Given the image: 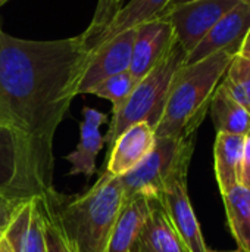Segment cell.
<instances>
[{"instance_id":"obj_1","label":"cell","mask_w":250,"mask_h":252,"mask_svg":"<svg viewBox=\"0 0 250 252\" xmlns=\"http://www.w3.org/2000/svg\"><path fill=\"white\" fill-rule=\"evenodd\" d=\"M88 58L83 34L27 40L0 25V126L10 134L15 159L7 198L25 201L55 190V134L78 96Z\"/></svg>"},{"instance_id":"obj_2","label":"cell","mask_w":250,"mask_h":252,"mask_svg":"<svg viewBox=\"0 0 250 252\" xmlns=\"http://www.w3.org/2000/svg\"><path fill=\"white\" fill-rule=\"evenodd\" d=\"M234 55L230 50H220L197 62L183 63L175 71L164 114L155 128L156 137L196 134Z\"/></svg>"},{"instance_id":"obj_3","label":"cell","mask_w":250,"mask_h":252,"mask_svg":"<svg viewBox=\"0 0 250 252\" xmlns=\"http://www.w3.org/2000/svg\"><path fill=\"white\" fill-rule=\"evenodd\" d=\"M57 219L78 252H106L115 221L124 205L121 177L102 173L84 193L63 198L56 190L49 193Z\"/></svg>"},{"instance_id":"obj_4","label":"cell","mask_w":250,"mask_h":252,"mask_svg":"<svg viewBox=\"0 0 250 252\" xmlns=\"http://www.w3.org/2000/svg\"><path fill=\"white\" fill-rule=\"evenodd\" d=\"M186 56L187 53L175 40L167 55L150 69V72L137 81L127 102L113 114L108 133L103 136L105 143H108L109 148L118 136L133 124L147 123L153 130L156 128L165 109L172 77L184 63Z\"/></svg>"},{"instance_id":"obj_5","label":"cell","mask_w":250,"mask_h":252,"mask_svg":"<svg viewBox=\"0 0 250 252\" xmlns=\"http://www.w3.org/2000/svg\"><path fill=\"white\" fill-rule=\"evenodd\" d=\"M196 134L190 137H156L153 151L130 173L121 177L124 202L134 198L159 201L168 179L189 168Z\"/></svg>"},{"instance_id":"obj_6","label":"cell","mask_w":250,"mask_h":252,"mask_svg":"<svg viewBox=\"0 0 250 252\" xmlns=\"http://www.w3.org/2000/svg\"><path fill=\"white\" fill-rule=\"evenodd\" d=\"M242 0H193L161 13L172 27L175 40L190 53L218 24V21Z\"/></svg>"},{"instance_id":"obj_7","label":"cell","mask_w":250,"mask_h":252,"mask_svg":"<svg viewBox=\"0 0 250 252\" xmlns=\"http://www.w3.org/2000/svg\"><path fill=\"white\" fill-rule=\"evenodd\" d=\"M187 171L189 168H181L168 179L158 202L190 252H208L187 193Z\"/></svg>"},{"instance_id":"obj_8","label":"cell","mask_w":250,"mask_h":252,"mask_svg":"<svg viewBox=\"0 0 250 252\" xmlns=\"http://www.w3.org/2000/svg\"><path fill=\"white\" fill-rule=\"evenodd\" d=\"M136 28L127 30L105 44L90 52L84 74L80 80L77 94H90V92L103 80L130 69Z\"/></svg>"},{"instance_id":"obj_9","label":"cell","mask_w":250,"mask_h":252,"mask_svg":"<svg viewBox=\"0 0 250 252\" xmlns=\"http://www.w3.org/2000/svg\"><path fill=\"white\" fill-rule=\"evenodd\" d=\"M249 30L250 0H242L218 21L209 34L190 53H187L184 63L197 62L220 50H230L237 55Z\"/></svg>"},{"instance_id":"obj_10","label":"cell","mask_w":250,"mask_h":252,"mask_svg":"<svg viewBox=\"0 0 250 252\" xmlns=\"http://www.w3.org/2000/svg\"><path fill=\"white\" fill-rule=\"evenodd\" d=\"M175 35L172 27L165 19H153L136 27L134 47L130 74L140 81L167 55Z\"/></svg>"},{"instance_id":"obj_11","label":"cell","mask_w":250,"mask_h":252,"mask_svg":"<svg viewBox=\"0 0 250 252\" xmlns=\"http://www.w3.org/2000/svg\"><path fill=\"white\" fill-rule=\"evenodd\" d=\"M156 134L147 123H137L125 128L109 148L103 171L122 177L134 170L155 148Z\"/></svg>"},{"instance_id":"obj_12","label":"cell","mask_w":250,"mask_h":252,"mask_svg":"<svg viewBox=\"0 0 250 252\" xmlns=\"http://www.w3.org/2000/svg\"><path fill=\"white\" fill-rule=\"evenodd\" d=\"M4 238L13 252H47L40 199L22 201L4 227Z\"/></svg>"},{"instance_id":"obj_13","label":"cell","mask_w":250,"mask_h":252,"mask_svg":"<svg viewBox=\"0 0 250 252\" xmlns=\"http://www.w3.org/2000/svg\"><path fill=\"white\" fill-rule=\"evenodd\" d=\"M106 123V114L97 111L96 108H83V120L80 123V142L77 149L65 158L71 164V176H84L85 179H90L96 174V157L105 145L100 127Z\"/></svg>"},{"instance_id":"obj_14","label":"cell","mask_w":250,"mask_h":252,"mask_svg":"<svg viewBox=\"0 0 250 252\" xmlns=\"http://www.w3.org/2000/svg\"><path fill=\"white\" fill-rule=\"evenodd\" d=\"M155 201L134 198L124 202L112 229L106 252H133Z\"/></svg>"},{"instance_id":"obj_15","label":"cell","mask_w":250,"mask_h":252,"mask_svg":"<svg viewBox=\"0 0 250 252\" xmlns=\"http://www.w3.org/2000/svg\"><path fill=\"white\" fill-rule=\"evenodd\" d=\"M133 252H190V250L172 227L161 204L155 201Z\"/></svg>"},{"instance_id":"obj_16","label":"cell","mask_w":250,"mask_h":252,"mask_svg":"<svg viewBox=\"0 0 250 252\" xmlns=\"http://www.w3.org/2000/svg\"><path fill=\"white\" fill-rule=\"evenodd\" d=\"M169 1L171 0H130L116 12L113 19L94 38L90 46V52L127 30H133L144 22L158 19L159 15L167 9Z\"/></svg>"},{"instance_id":"obj_17","label":"cell","mask_w":250,"mask_h":252,"mask_svg":"<svg viewBox=\"0 0 250 252\" xmlns=\"http://www.w3.org/2000/svg\"><path fill=\"white\" fill-rule=\"evenodd\" d=\"M245 142L246 136L217 133L214 157L215 174L221 195H225L239 185Z\"/></svg>"},{"instance_id":"obj_18","label":"cell","mask_w":250,"mask_h":252,"mask_svg":"<svg viewBox=\"0 0 250 252\" xmlns=\"http://www.w3.org/2000/svg\"><path fill=\"white\" fill-rule=\"evenodd\" d=\"M209 114L217 133L236 136L250 134V112L230 96L221 83L212 96Z\"/></svg>"},{"instance_id":"obj_19","label":"cell","mask_w":250,"mask_h":252,"mask_svg":"<svg viewBox=\"0 0 250 252\" xmlns=\"http://www.w3.org/2000/svg\"><path fill=\"white\" fill-rule=\"evenodd\" d=\"M230 230L242 252H250V190L237 185L222 195Z\"/></svg>"},{"instance_id":"obj_20","label":"cell","mask_w":250,"mask_h":252,"mask_svg":"<svg viewBox=\"0 0 250 252\" xmlns=\"http://www.w3.org/2000/svg\"><path fill=\"white\" fill-rule=\"evenodd\" d=\"M221 86L250 112V58L234 55L221 80Z\"/></svg>"},{"instance_id":"obj_21","label":"cell","mask_w":250,"mask_h":252,"mask_svg":"<svg viewBox=\"0 0 250 252\" xmlns=\"http://www.w3.org/2000/svg\"><path fill=\"white\" fill-rule=\"evenodd\" d=\"M38 199H40V208L44 221V239H46L47 252H78L74 242L66 236L49 193Z\"/></svg>"},{"instance_id":"obj_22","label":"cell","mask_w":250,"mask_h":252,"mask_svg":"<svg viewBox=\"0 0 250 252\" xmlns=\"http://www.w3.org/2000/svg\"><path fill=\"white\" fill-rule=\"evenodd\" d=\"M136 84L137 81L130 74V71H125L103 80L90 92V94H96L97 97L109 100L112 103V115H113L127 102Z\"/></svg>"},{"instance_id":"obj_23","label":"cell","mask_w":250,"mask_h":252,"mask_svg":"<svg viewBox=\"0 0 250 252\" xmlns=\"http://www.w3.org/2000/svg\"><path fill=\"white\" fill-rule=\"evenodd\" d=\"M116 12H118V9H116V4H115V0H97L93 19H91L90 25L84 30V32H81L84 35V40H85L88 49H90L91 43L94 41V38L113 19Z\"/></svg>"},{"instance_id":"obj_24","label":"cell","mask_w":250,"mask_h":252,"mask_svg":"<svg viewBox=\"0 0 250 252\" xmlns=\"http://www.w3.org/2000/svg\"><path fill=\"white\" fill-rule=\"evenodd\" d=\"M22 201H16V199H10L7 198L4 193L0 192V227H6L7 223L10 221L15 210L18 208V205Z\"/></svg>"},{"instance_id":"obj_25","label":"cell","mask_w":250,"mask_h":252,"mask_svg":"<svg viewBox=\"0 0 250 252\" xmlns=\"http://www.w3.org/2000/svg\"><path fill=\"white\" fill-rule=\"evenodd\" d=\"M239 185L250 190V134L246 136V142H245V151H243L240 176H239Z\"/></svg>"},{"instance_id":"obj_26","label":"cell","mask_w":250,"mask_h":252,"mask_svg":"<svg viewBox=\"0 0 250 252\" xmlns=\"http://www.w3.org/2000/svg\"><path fill=\"white\" fill-rule=\"evenodd\" d=\"M237 55H242V56L250 58V30L248 31L246 37L243 38V41H242V44H240V49H239Z\"/></svg>"},{"instance_id":"obj_27","label":"cell","mask_w":250,"mask_h":252,"mask_svg":"<svg viewBox=\"0 0 250 252\" xmlns=\"http://www.w3.org/2000/svg\"><path fill=\"white\" fill-rule=\"evenodd\" d=\"M189 1H193V0H171L165 10H169V9H172V7H175V6H180V4H184V3H189ZM165 10H164V12H165ZM164 12H162V13H164ZM159 16H161V15H159Z\"/></svg>"},{"instance_id":"obj_28","label":"cell","mask_w":250,"mask_h":252,"mask_svg":"<svg viewBox=\"0 0 250 252\" xmlns=\"http://www.w3.org/2000/svg\"><path fill=\"white\" fill-rule=\"evenodd\" d=\"M0 252H13L12 247L9 245V242L6 241V238H3L0 241Z\"/></svg>"},{"instance_id":"obj_29","label":"cell","mask_w":250,"mask_h":252,"mask_svg":"<svg viewBox=\"0 0 250 252\" xmlns=\"http://www.w3.org/2000/svg\"><path fill=\"white\" fill-rule=\"evenodd\" d=\"M122 3H124V0H115V4H116V9H118V10L122 7Z\"/></svg>"},{"instance_id":"obj_30","label":"cell","mask_w":250,"mask_h":252,"mask_svg":"<svg viewBox=\"0 0 250 252\" xmlns=\"http://www.w3.org/2000/svg\"><path fill=\"white\" fill-rule=\"evenodd\" d=\"M3 238H4V229H3V227H0V241H1Z\"/></svg>"},{"instance_id":"obj_31","label":"cell","mask_w":250,"mask_h":252,"mask_svg":"<svg viewBox=\"0 0 250 252\" xmlns=\"http://www.w3.org/2000/svg\"><path fill=\"white\" fill-rule=\"evenodd\" d=\"M6 1H9V0H0V7H1V6H3V4L6 3Z\"/></svg>"},{"instance_id":"obj_32","label":"cell","mask_w":250,"mask_h":252,"mask_svg":"<svg viewBox=\"0 0 250 252\" xmlns=\"http://www.w3.org/2000/svg\"><path fill=\"white\" fill-rule=\"evenodd\" d=\"M208 252H220V251H212V250H209V248H208ZM231 252H239V251H231Z\"/></svg>"}]
</instances>
